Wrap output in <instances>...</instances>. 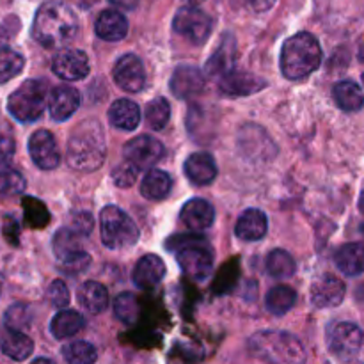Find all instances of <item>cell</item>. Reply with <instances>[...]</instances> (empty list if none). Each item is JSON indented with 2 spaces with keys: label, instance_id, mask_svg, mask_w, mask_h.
Returning <instances> with one entry per match:
<instances>
[{
  "label": "cell",
  "instance_id": "1",
  "mask_svg": "<svg viewBox=\"0 0 364 364\" xmlns=\"http://www.w3.org/2000/svg\"><path fill=\"white\" fill-rule=\"evenodd\" d=\"M78 32L77 14L63 2L43 4L32 21V38L45 48H59Z\"/></svg>",
  "mask_w": 364,
  "mask_h": 364
},
{
  "label": "cell",
  "instance_id": "2",
  "mask_svg": "<svg viewBox=\"0 0 364 364\" xmlns=\"http://www.w3.org/2000/svg\"><path fill=\"white\" fill-rule=\"evenodd\" d=\"M68 164L73 169L91 173L103 166L107 142L100 121L85 119L71 132L68 139Z\"/></svg>",
  "mask_w": 364,
  "mask_h": 364
},
{
  "label": "cell",
  "instance_id": "3",
  "mask_svg": "<svg viewBox=\"0 0 364 364\" xmlns=\"http://www.w3.org/2000/svg\"><path fill=\"white\" fill-rule=\"evenodd\" d=\"M249 352L265 364H306L308 354L297 336L287 331H259L249 338Z\"/></svg>",
  "mask_w": 364,
  "mask_h": 364
},
{
  "label": "cell",
  "instance_id": "4",
  "mask_svg": "<svg viewBox=\"0 0 364 364\" xmlns=\"http://www.w3.org/2000/svg\"><path fill=\"white\" fill-rule=\"evenodd\" d=\"M322 64V46L309 32H299L284 41L281 48V73L288 80H302L315 73Z\"/></svg>",
  "mask_w": 364,
  "mask_h": 364
},
{
  "label": "cell",
  "instance_id": "5",
  "mask_svg": "<svg viewBox=\"0 0 364 364\" xmlns=\"http://www.w3.org/2000/svg\"><path fill=\"white\" fill-rule=\"evenodd\" d=\"M167 249L176 252V262L187 277L196 283H205L212 276L213 252L205 237L176 235L167 240Z\"/></svg>",
  "mask_w": 364,
  "mask_h": 364
},
{
  "label": "cell",
  "instance_id": "6",
  "mask_svg": "<svg viewBox=\"0 0 364 364\" xmlns=\"http://www.w3.org/2000/svg\"><path fill=\"white\" fill-rule=\"evenodd\" d=\"M48 84L45 80H25L7 98V112L20 123H34L48 105Z\"/></svg>",
  "mask_w": 364,
  "mask_h": 364
},
{
  "label": "cell",
  "instance_id": "7",
  "mask_svg": "<svg viewBox=\"0 0 364 364\" xmlns=\"http://www.w3.org/2000/svg\"><path fill=\"white\" fill-rule=\"evenodd\" d=\"M100 235L105 247L112 251H123L137 244L139 228L119 206L109 205L100 213Z\"/></svg>",
  "mask_w": 364,
  "mask_h": 364
},
{
  "label": "cell",
  "instance_id": "8",
  "mask_svg": "<svg viewBox=\"0 0 364 364\" xmlns=\"http://www.w3.org/2000/svg\"><path fill=\"white\" fill-rule=\"evenodd\" d=\"M84 235L78 233L75 228H60L52 240V249L55 258L63 263L64 270L68 272H82L87 269L89 258L87 252L82 247Z\"/></svg>",
  "mask_w": 364,
  "mask_h": 364
},
{
  "label": "cell",
  "instance_id": "9",
  "mask_svg": "<svg viewBox=\"0 0 364 364\" xmlns=\"http://www.w3.org/2000/svg\"><path fill=\"white\" fill-rule=\"evenodd\" d=\"M364 343V333L358 323L340 322L327 331V345L331 354L340 361H350L359 354Z\"/></svg>",
  "mask_w": 364,
  "mask_h": 364
},
{
  "label": "cell",
  "instance_id": "10",
  "mask_svg": "<svg viewBox=\"0 0 364 364\" xmlns=\"http://www.w3.org/2000/svg\"><path fill=\"white\" fill-rule=\"evenodd\" d=\"M173 28L192 45H203L212 34V18L198 7H181L174 14Z\"/></svg>",
  "mask_w": 364,
  "mask_h": 364
},
{
  "label": "cell",
  "instance_id": "11",
  "mask_svg": "<svg viewBox=\"0 0 364 364\" xmlns=\"http://www.w3.org/2000/svg\"><path fill=\"white\" fill-rule=\"evenodd\" d=\"M164 151L166 149H164L162 142L159 139L151 137V135H139V137H134L123 148L124 160L130 162L132 166L137 167L139 171H151L162 160Z\"/></svg>",
  "mask_w": 364,
  "mask_h": 364
},
{
  "label": "cell",
  "instance_id": "12",
  "mask_svg": "<svg viewBox=\"0 0 364 364\" xmlns=\"http://www.w3.org/2000/svg\"><path fill=\"white\" fill-rule=\"evenodd\" d=\"M114 80L127 92H141L146 85L144 63L135 53H124L114 64Z\"/></svg>",
  "mask_w": 364,
  "mask_h": 364
},
{
  "label": "cell",
  "instance_id": "13",
  "mask_svg": "<svg viewBox=\"0 0 364 364\" xmlns=\"http://www.w3.org/2000/svg\"><path fill=\"white\" fill-rule=\"evenodd\" d=\"M52 71L60 80H82L89 75V59L82 50L64 48L52 59Z\"/></svg>",
  "mask_w": 364,
  "mask_h": 364
},
{
  "label": "cell",
  "instance_id": "14",
  "mask_svg": "<svg viewBox=\"0 0 364 364\" xmlns=\"http://www.w3.org/2000/svg\"><path fill=\"white\" fill-rule=\"evenodd\" d=\"M28 153L39 169L52 171L59 167L60 153L55 137L48 130H38L28 139Z\"/></svg>",
  "mask_w": 364,
  "mask_h": 364
},
{
  "label": "cell",
  "instance_id": "15",
  "mask_svg": "<svg viewBox=\"0 0 364 364\" xmlns=\"http://www.w3.org/2000/svg\"><path fill=\"white\" fill-rule=\"evenodd\" d=\"M169 84H171V91H173V95L176 96V98L188 100L201 95L206 82H205V75H203V71L199 70L198 66L183 64V66H178L176 70H174Z\"/></svg>",
  "mask_w": 364,
  "mask_h": 364
},
{
  "label": "cell",
  "instance_id": "16",
  "mask_svg": "<svg viewBox=\"0 0 364 364\" xmlns=\"http://www.w3.org/2000/svg\"><path fill=\"white\" fill-rule=\"evenodd\" d=\"M311 302L316 308H336L343 302L347 287L341 279H338L333 274L320 276L315 283L311 284Z\"/></svg>",
  "mask_w": 364,
  "mask_h": 364
},
{
  "label": "cell",
  "instance_id": "17",
  "mask_svg": "<svg viewBox=\"0 0 364 364\" xmlns=\"http://www.w3.org/2000/svg\"><path fill=\"white\" fill-rule=\"evenodd\" d=\"M220 91L228 96H251L267 87L265 78L249 71L233 70L220 77Z\"/></svg>",
  "mask_w": 364,
  "mask_h": 364
},
{
  "label": "cell",
  "instance_id": "18",
  "mask_svg": "<svg viewBox=\"0 0 364 364\" xmlns=\"http://www.w3.org/2000/svg\"><path fill=\"white\" fill-rule=\"evenodd\" d=\"M80 107V92L71 85H59L50 91L48 110L50 117L57 123L70 119Z\"/></svg>",
  "mask_w": 364,
  "mask_h": 364
},
{
  "label": "cell",
  "instance_id": "19",
  "mask_svg": "<svg viewBox=\"0 0 364 364\" xmlns=\"http://www.w3.org/2000/svg\"><path fill=\"white\" fill-rule=\"evenodd\" d=\"M164 276H166V263L156 255L142 256L135 263L134 274H132L135 287L141 290H151V288L159 287Z\"/></svg>",
  "mask_w": 364,
  "mask_h": 364
},
{
  "label": "cell",
  "instance_id": "20",
  "mask_svg": "<svg viewBox=\"0 0 364 364\" xmlns=\"http://www.w3.org/2000/svg\"><path fill=\"white\" fill-rule=\"evenodd\" d=\"M180 219L192 231L208 230L215 220V210H213L212 203L206 199L194 198L185 203L180 212Z\"/></svg>",
  "mask_w": 364,
  "mask_h": 364
},
{
  "label": "cell",
  "instance_id": "21",
  "mask_svg": "<svg viewBox=\"0 0 364 364\" xmlns=\"http://www.w3.org/2000/svg\"><path fill=\"white\" fill-rule=\"evenodd\" d=\"M95 32L103 41H121L128 34V20L116 9H105L95 21Z\"/></svg>",
  "mask_w": 364,
  "mask_h": 364
},
{
  "label": "cell",
  "instance_id": "22",
  "mask_svg": "<svg viewBox=\"0 0 364 364\" xmlns=\"http://www.w3.org/2000/svg\"><path fill=\"white\" fill-rule=\"evenodd\" d=\"M185 176L194 185H208L217 178V164L210 153H192L183 164Z\"/></svg>",
  "mask_w": 364,
  "mask_h": 364
},
{
  "label": "cell",
  "instance_id": "23",
  "mask_svg": "<svg viewBox=\"0 0 364 364\" xmlns=\"http://www.w3.org/2000/svg\"><path fill=\"white\" fill-rule=\"evenodd\" d=\"M267 231H269V219H267L265 212L258 208L245 210L235 226V235L244 242L262 240Z\"/></svg>",
  "mask_w": 364,
  "mask_h": 364
},
{
  "label": "cell",
  "instance_id": "24",
  "mask_svg": "<svg viewBox=\"0 0 364 364\" xmlns=\"http://www.w3.org/2000/svg\"><path fill=\"white\" fill-rule=\"evenodd\" d=\"M235 55H237L235 39L231 38V36H224L219 48L213 52V55L210 57L208 63H206V75H208V77H224V75H228L230 71H233Z\"/></svg>",
  "mask_w": 364,
  "mask_h": 364
},
{
  "label": "cell",
  "instance_id": "25",
  "mask_svg": "<svg viewBox=\"0 0 364 364\" xmlns=\"http://www.w3.org/2000/svg\"><path fill=\"white\" fill-rule=\"evenodd\" d=\"M334 263L338 269L348 277H358L364 274V244L350 242L341 245L334 255Z\"/></svg>",
  "mask_w": 364,
  "mask_h": 364
},
{
  "label": "cell",
  "instance_id": "26",
  "mask_svg": "<svg viewBox=\"0 0 364 364\" xmlns=\"http://www.w3.org/2000/svg\"><path fill=\"white\" fill-rule=\"evenodd\" d=\"M109 121L117 130L132 132L141 123V109L132 100H117L109 109Z\"/></svg>",
  "mask_w": 364,
  "mask_h": 364
},
{
  "label": "cell",
  "instance_id": "27",
  "mask_svg": "<svg viewBox=\"0 0 364 364\" xmlns=\"http://www.w3.org/2000/svg\"><path fill=\"white\" fill-rule=\"evenodd\" d=\"M77 297L82 308L87 309L92 315L103 313L109 306V291L102 283H96V281H85L84 284H80Z\"/></svg>",
  "mask_w": 364,
  "mask_h": 364
},
{
  "label": "cell",
  "instance_id": "28",
  "mask_svg": "<svg viewBox=\"0 0 364 364\" xmlns=\"http://www.w3.org/2000/svg\"><path fill=\"white\" fill-rule=\"evenodd\" d=\"M84 326L85 320L80 313L73 311V309H63L52 318L50 333L55 340H68V338H73L75 334L80 333Z\"/></svg>",
  "mask_w": 364,
  "mask_h": 364
},
{
  "label": "cell",
  "instance_id": "29",
  "mask_svg": "<svg viewBox=\"0 0 364 364\" xmlns=\"http://www.w3.org/2000/svg\"><path fill=\"white\" fill-rule=\"evenodd\" d=\"M336 105L343 112H358L364 107V92L354 80H340L333 89Z\"/></svg>",
  "mask_w": 364,
  "mask_h": 364
},
{
  "label": "cell",
  "instance_id": "30",
  "mask_svg": "<svg viewBox=\"0 0 364 364\" xmlns=\"http://www.w3.org/2000/svg\"><path fill=\"white\" fill-rule=\"evenodd\" d=\"M173 188V178L162 169H151L141 183V194L149 201H162Z\"/></svg>",
  "mask_w": 364,
  "mask_h": 364
},
{
  "label": "cell",
  "instance_id": "31",
  "mask_svg": "<svg viewBox=\"0 0 364 364\" xmlns=\"http://www.w3.org/2000/svg\"><path fill=\"white\" fill-rule=\"evenodd\" d=\"M0 350L13 361H25L34 352V341L25 333L7 331L6 336L0 341Z\"/></svg>",
  "mask_w": 364,
  "mask_h": 364
},
{
  "label": "cell",
  "instance_id": "32",
  "mask_svg": "<svg viewBox=\"0 0 364 364\" xmlns=\"http://www.w3.org/2000/svg\"><path fill=\"white\" fill-rule=\"evenodd\" d=\"M295 302H297V291L290 287H284V284L274 287L265 299L267 309L276 316L287 315L294 308Z\"/></svg>",
  "mask_w": 364,
  "mask_h": 364
},
{
  "label": "cell",
  "instance_id": "33",
  "mask_svg": "<svg viewBox=\"0 0 364 364\" xmlns=\"http://www.w3.org/2000/svg\"><path fill=\"white\" fill-rule=\"evenodd\" d=\"M297 263H295L294 256L284 249H274L267 256V272L274 277V279H288L295 274Z\"/></svg>",
  "mask_w": 364,
  "mask_h": 364
},
{
  "label": "cell",
  "instance_id": "34",
  "mask_svg": "<svg viewBox=\"0 0 364 364\" xmlns=\"http://www.w3.org/2000/svg\"><path fill=\"white\" fill-rule=\"evenodd\" d=\"M114 313L124 326H135L141 316V302L130 291H123L114 299Z\"/></svg>",
  "mask_w": 364,
  "mask_h": 364
},
{
  "label": "cell",
  "instance_id": "35",
  "mask_svg": "<svg viewBox=\"0 0 364 364\" xmlns=\"http://www.w3.org/2000/svg\"><path fill=\"white\" fill-rule=\"evenodd\" d=\"M63 359L66 364H95L98 350L89 341H71L63 347Z\"/></svg>",
  "mask_w": 364,
  "mask_h": 364
},
{
  "label": "cell",
  "instance_id": "36",
  "mask_svg": "<svg viewBox=\"0 0 364 364\" xmlns=\"http://www.w3.org/2000/svg\"><path fill=\"white\" fill-rule=\"evenodd\" d=\"M144 119L148 123V127L153 128V130H164L171 119L169 102L166 98H162V96L151 100L144 109Z\"/></svg>",
  "mask_w": 364,
  "mask_h": 364
},
{
  "label": "cell",
  "instance_id": "37",
  "mask_svg": "<svg viewBox=\"0 0 364 364\" xmlns=\"http://www.w3.org/2000/svg\"><path fill=\"white\" fill-rule=\"evenodd\" d=\"M25 59L11 48H0V85L7 84L23 71Z\"/></svg>",
  "mask_w": 364,
  "mask_h": 364
},
{
  "label": "cell",
  "instance_id": "38",
  "mask_svg": "<svg viewBox=\"0 0 364 364\" xmlns=\"http://www.w3.org/2000/svg\"><path fill=\"white\" fill-rule=\"evenodd\" d=\"M4 323H6L7 331H18V333H23L25 329H28L32 323V311L27 304L23 302H16V304L9 306L4 315Z\"/></svg>",
  "mask_w": 364,
  "mask_h": 364
},
{
  "label": "cell",
  "instance_id": "39",
  "mask_svg": "<svg viewBox=\"0 0 364 364\" xmlns=\"http://www.w3.org/2000/svg\"><path fill=\"white\" fill-rule=\"evenodd\" d=\"M27 188L23 174L9 166L0 167V196H20Z\"/></svg>",
  "mask_w": 364,
  "mask_h": 364
},
{
  "label": "cell",
  "instance_id": "40",
  "mask_svg": "<svg viewBox=\"0 0 364 364\" xmlns=\"http://www.w3.org/2000/svg\"><path fill=\"white\" fill-rule=\"evenodd\" d=\"M25 213V223L31 228H45L50 220V213L46 210L45 203L36 198H23L21 201Z\"/></svg>",
  "mask_w": 364,
  "mask_h": 364
},
{
  "label": "cell",
  "instance_id": "41",
  "mask_svg": "<svg viewBox=\"0 0 364 364\" xmlns=\"http://www.w3.org/2000/svg\"><path fill=\"white\" fill-rule=\"evenodd\" d=\"M137 174H139V169L135 166H132L130 162H121L119 166H116L112 169V181L116 183V187L119 188H128L132 187V185L135 183V180H137Z\"/></svg>",
  "mask_w": 364,
  "mask_h": 364
},
{
  "label": "cell",
  "instance_id": "42",
  "mask_svg": "<svg viewBox=\"0 0 364 364\" xmlns=\"http://www.w3.org/2000/svg\"><path fill=\"white\" fill-rule=\"evenodd\" d=\"M46 295H48L50 304L57 309H66L70 304V290H68L66 283L60 279H55L50 284Z\"/></svg>",
  "mask_w": 364,
  "mask_h": 364
},
{
  "label": "cell",
  "instance_id": "43",
  "mask_svg": "<svg viewBox=\"0 0 364 364\" xmlns=\"http://www.w3.org/2000/svg\"><path fill=\"white\" fill-rule=\"evenodd\" d=\"M92 226H95V220H92V217L89 215L87 212H84V213H78V215L75 217V223L71 228H75L78 233L87 237V235L92 231Z\"/></svg>",
  "mask_w": 364,
  "mask_h": 364
},
{
  "label": "cell",
  "instance_id": "44",
  "mask_svg": "<svg viewBox=\"0 0 364 364\" xmlns=\"http://www.w3.org/2000/svg\"><path fill=\"white\" fill-rule=\"evenodd\" d=\"M4 233H6V237L9 238L11 244L16 245L18 244V224L16 220L13 219V217H7L6 219V228H4Z\"/></svg>",
  "mask_w": 364,
  "mask_h": 364
},
{
  "label": "cell",
  "instance_id": "45",
  "mask_svg": "<svg viewBox=\"0 0 364 364\" xmlns=\"http://www.w3.org/2000/svg\"><path fill=\"white\" fill-rule=\"evenodd\" d=\"M274 2H276V0H249V4H251L252 9L258 11V13L270 9V7L274 6Z\"/></svg>",
  "mask_w": 364,
  "mask_h": 364
},
{
  "label": "cell",
  "instance_id": "46",
  "mask_svg": "<svg viewBox=\"0 0 364 364\" xmlns=\"http://www.w3.org/2000/svg\"><path fill=\"white\" fill-rule=\"evenodd\" d=\"M109 2L112 4V6L119 7V9L132 11V9H135V7H137L139 0H109Z\"/></svg>",
  "mask_w": 364,
  "mask_h": 364
},
{
  "label": "cell",
  "instance_id": "47",
  "mask_svg": "<svg viewBox=\"0 0 364 364\" xmlns=\"http://www.w3.org/2000/svg\"><path fill=\"white\" fill-rule=\"evenodd\" d=\"M31 364H55V363L48 358H38V359H34Z\"/></svg>",
  "mask_w": 364,
  "mask_h": 364
},
{
  "label": "cell",
  "instance_id": "48",
  "mask_svg": "<svg viewBox=\"0 0 364 364\" xmlns=\"http://www.w3.org/2000/svg\"><path fill=\"white\" fill-rule=\"evenodd\" d=\"M359 210L364 213V191L361 192V196H359Z\"/></svg>",
  "mask_w": 364,
  "mask_h": 364
},
{
  "label": "cell",
  "instance_id": "49",
  "mask_svg": "<svg viewBox=\"0 0 364 364\" xmlns=\"http://www.w3.org/2000/svg\"><path fill=\"white\" fill-rule=\"evenodd\" d=\"M185 2L191 4V7H196V6H199L201 2H205V0H185Z\"/></svg>",
  "mask_w": 364,
  "mask_h": 364
},
{
  "label": "cell",
  "instance_id": "50",
  "mask_svg": "<svg viewBox=\"0 0 364 364\" xmlns=\"http://www.w3.org/2000/svg\"><path fill=\"white\" fill-rule=\"evenodd\" d=\"M359 59H361L364 63V45L361 46V50H359Z\"/></svg>",
  "mask_w": 364,
  "mask_h": 364
},
{
  "label": "cell",
  "instance_id": "51",
  "mask_svg": "<svg viewBox=\"0 0 364 364\" xmlns=\"http://www.w3.org/2000/svg\"><path fill=\"white\" fill-rule=\"evenodd\" d=\"M0 290H2V274H0Z\"/></svg>",
  "mask_w": 364,
  "mask_h": 364
},
{
  "label": "cell",
  "instance_id": "52",
  "mask_svg": "<svg viewBox=\"0 0 364 364\" xmlns=\"http://www.w3.org/2000/svg\"><path fill=\"white\" fill-rule=\"evenodd\" d=\"M361 78H363V84H364V73H363V77H361Z\"/></svg>",
  "mask_w": 364,
  "mask_h": 364
}]
</instances>
